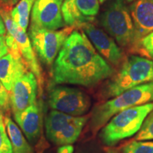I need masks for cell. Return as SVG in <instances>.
Instances as JSON below:
<instances>
[{
  "mask_svg": "<svg viewBox=\"0 0 153 153\" xmlns=\"http://www.w3.org/2000/svg\"><path fill=\"white\" fill-rule=\"evenodd\" d=\"M114 70L97 52L83 30H73L63 44L53 62L55 85L91 87L108 79Z\"/></svg>",
  "mask_w": 153,
  "mask_h": 153,
  "instance_id": "1",
  "label": "cell"
},
{
  "mask_svg": "<svg viewBox=\"0 0 153 153\" xmlns=\"http://www.w3.org/2000/svg\"><path fill=\"white\" fill-rule=\"evenodd\" d=\"M151 102H153V82L130 89L94 108L91 118V131L96 133L113 116L120 111Z\"/></svg>",
  "mask_w": 153,
  "mask_h": 153,
  "instance_id": "2",
  "label": "cell"
},
{
  "mask_svg": "<svg viewBox=\"0 0 153 153\" xmlns=\"http://www.w3.org/2000/svg\"><path fill=\"white\" fill-rule=\"evenodd\" d=\"M153 109V102L134 106L116 114L107 122L99 133L103 144L113 146L122 140L135 135L149 113Z\"/></svg>",
  "mask_w": 153,
  "mask_h": 153,
  "instance_id": "3",
  "label": "cell"
},
{
  "mask_svg": "<svg viewBox=\"0 0 153 153\" xmlns=\"http://www.w3.org/2000/svg\"><path fill=\"white\" fill-rule=\"evenodd\" d=\"M153 82V61L131 55L126 59L117 74L108 83L107 97L114 98L137 86Z\"/></svg>",
  "mask_w": 153,
  "mask_h": 153,
  "instance_id": "4",
  "label": "cell"
},
{
  "mask_svg": "<svg viewBox=\"0 0 153 153\" xmlns=\"http://www.w3.org/2000/svg\"><path fill=\"white\" fill-rule=\"evenodd\" d=\"M101 24L118 45H134L135 29L125 0H113L101 16Z\"/></svg>",
  "mask_w": 153,
  "mask_h": 153,
  "instance_id": "5",
  "label": "cell"
},
{
  "mask_svg": "<svg viewBox=\"0 0 153 153\" xmlns=\"http://www.w3.org/2000/svg\"><path fill=\"white\" fill-rule=\"evenodd\" d=\"M73 30L74 28L70 26L60 30H50L30 25L28 35L32 46L40 60L47 65H51Z\"/></svg>",
  "mask_w": 153,
  "mask_h": 153,
  "instance_id": "6",
  "label": "cell"
},
{
  "mask_svg": "<svg viewBox=\"0 0 153 153\" xmlns=\"http://www.w3.org/2000/svg\"><path fill=\"white\" fill-rule=\"evenodd\" d=\"M48 104L53 110L72 116H82L89 111L91 101L80 89L60 85L50 89Z\"/></svg>",
  "mask_w": 153,
  "mask_h": 153,
  "instance_id": "7",
  "label": "cell"
},
{
  "mask_svg": "<svg viewBox=\"0 0 153 153\" xmlns=\"http://www.w3.org/2000/svg\"><path fill=\"white\" fill-rule=\"evenodd\" d=\"M37 78L27 68L17 76L10 93V107L13 114L24 111L37 102Z\"/></svg>",
  "mask_w": 153,
  "mask_h": 153,
  "instance_id": "8",
  "label": "cell"
},
{
  "mask_svg": "<svg viewBox=\"0 0 153 153\" xmlns=\"http://www.w3.org/2000/svg\"><path fill=\"white\" fill-rule=\"evenodd\" d=\"M64 0H35L31 11V26L57 30L66 26L62 16Z\"/></svg>",
  "mask_w": 153,
  "mask_h": 153,
  "instance_id": "9",
  "label": "cell"
},
{
  "mask_svg": "<svg viewBox=\"0 0 153 153\" xmlns=\"http://www.w3.org/2000/svg\"><path fill=\"white\" fill-rule=\"evenodd\" d=\"M1 16L4 22L7 33L12 36L16 40L23 59L26 64L27 65L29 70L35 74L37 78L39 92L41 94L43 91V75H42L41 68H40L37 57L34 53L33 48L32 46L29 37L26 34V31H24L22 28L17 26L13 22L12 19H11V16L7 13L1 11Z\"/></svg>",
  "mask_w": 153,
  "mask_h": 153,
  "instance_id": "10",
  "label": "cell"
},
{
  "mask_svg": "<svg viewBox=\"0 0 153 153\" xmlns=\"http://www.w3.org/2000/svg\"><path fill=\"white\" fill-rule=\"evenodd\" d=\"M99 8V0H64L62 11L65 24L73 28L91 24Z\"/></svg>",
  "mask_w": 153,
  "mask_h": 153,
  "instance_id": "11",
  "label": "cell"
},
{
  "mask_svg": "<svg viewBox=\"0 0 153 153\" xmlns=\"http://www.w3.org/2000/svg\"><path fill=\"white\" fill-rule=\"evenodd\" d=\"M94 47L106 62L118 65L123 59V53L114 38L91 24L81 27Z\"/></svg>",
  "mask_w": 153,
  "mask_h": 153,
  "instance_id": "12",
  "label": "cell"
},
{
  "mask_svg": "<svg viewBox=\"0 0 153 153\" xmlns=\"http://www.w3.org/2000/svg\"><path fill=\"white\" fill-rule=\"evenodd\" d=\"M135 29L134 45L153 31V0H136L130 7Z\"/></svg>",
  "mask_w": 153,
  "mask_h": 153,
  "instance_id": "13",
  "label": "cell"
},
{
  "mask_svg": "<svg viewBox=\"0 0 153 153\" xmlns=\"http://www.w3.org/2000/svg\"><path fill=\"white\" fill-rule=\"evenodd\" d=\"M14 119L29 141L39 136L42 127V107L38 101L22 111L14 114Z\"/></svg>",
  "mask_w": 153,
  "mask_h": 153,
  "instance_id": "14",
  "label": "cell"
},
{
  "mask_svg": "<svg viewBox=\"0 0 153 153\" xmlns=\"http://www.w3.org/2000/svg\"><path fill=\"white\" fill-rule=\"evenodd\" d=\"M27 68L22 57H16L9 52L0 59V81L9 92L17 76Z\"/></svg>",
  "mask_w": 153,
  "mask_h": 153,
  "instance_id": "15",
  "label": "cell"
},
{
  "mask_svg": "<svg viewBox=\"0 0 153 153\" xmlns=\"http://www.w3.org/2000/svg\"><path fill=\"white\" fill-rule=\"evenodd\" d=\"M89 117V116H76L71 123L55 135L51 142L57 145H72L78 139Z\"/></svg>",
  "mask_w": 153,
  "mask_h": 153,
  "instance_id": "16",
  "label": "cell"
},
{
  "mask_svg": "<svg viewBox=\"0 0 153 153\" xmlns=\"http://www.w3.org/2000/svg\"><path fill=\"white\" fill-rule=\"evenodd\" d=\"M4 122L7 135L10 140L14 153H33L19 126L9 116L4 117Z\"/></svg>",
  "mask_w": 153,
  "mask_h": 153,
  "instance_id": "17",
  "label": "cell"
},
{
  "mask_svg": "<svg viewBox=\"0 0 153 153\" xmlns=\"http://www.w3.org/2000/svg\"><path fill=\"white\" fill-rule=\"evenodd\" d=\"M75 117L58 111H51L47 116L45 123L48 138L51 141L52 140L55 135L71 123Z\"/></svg>",
  "mask_w": 153,
  "mask_h": 153,
  "instance_id": "18",
  "label": "cell"
},
{
  "mask_svg": "<svg viewBox=\"0 0 153 153\" xmlns=\"http://www.w3.org/2000/svg\"><path fill=\"white\" fill-rule=\"evenodd\" d=\"M35 0H20L16 7L11 10L10 16L17 26L26 31Z\"/></svg>",
  "mask_w": 153,
  "mask_h": 153,
  "instance_id": "19",
  "label": "cell"
},
{
  "mask_svg": "<svg viewBox=\"0 0 153 153\" xmlns=\"http://www.w3.org/2000/svg\"><path fill=\"white\" fill-rule=\"evenodd\" d=\"M122 153H153V141H133L123 147Z\"/></svg>",
  "mask_w": 153,
  "mask_h": 153,
  "instance_id": "20",
  "label": "cell"
},
{
  "mask_svg": "<svg viewBox=\"0 0 153 153\" xmlns=\"http://www.w3.org/2000/svg\"><path fill=\"white\" fill-rule=\"evenodd\" d=\"M135 140H153V109L149 113L135 136Z\"/></svg>",
  "mask_w": 153,
  "mask_h": 153,
  "instance_id": "21",
  "label": "cell"
},
{
  "mask_svg": "<svg viewBox=\"0 0 153 153\" xmlns=\"http://www.w3.org/2000/svg\"><path fill=\"white\" fill-rule=\"evenodd\" d=\"M0 153H14L10 140L7 135L4 116L0 113Z\"/></svg>",
  "mask_w": 153,
  "mask_h": 153,
  "instance_id": "22",
  "label": "cell"
},
{
  "mask_svg": "<svg viewBox=\"0 0 153 153\" xmlns=\"http://www.w3.org/2000/svg\"><path fill=\"white\" fill-rule=\"evenodd\" d=\"M10 108V93L0 81V108L4 111Z\"/></svg>",
  "mask_w": 153,
  "mask_h": 153,
  "instance_id": "23",
  "label": "cell"
},
{
  "mask_svg": "<svg viewBox=\"0 0 153 153\" xmlns=\"http://www.w3.org/2000/svg\"><path fill=\"white\" fill-rule=\"evenodd\" d=\"M138 45H140L145 52L153 58V31L145 36L140 41Z\"/></svg>",
  "mask_w": 153,
  "mask_h": 153,
  "instance_id": "24",
  "label": "cell"
},
{
  "mask_svg": "<svg viewBox=\"0 0 153 153\" xmlns=\"http://www.w3.org/2000/svg\"><path fill=\"white\" fill-rule=\"evenodd\" d=\"M9 53V48L6 43V36H0V59Z\"/></svg>",
  "mask_w": 153,
  "mask_h": 153,
  "instance_id": "25",
  "label": "cell"
},
{
  "mask_svg": "<svg viewBox=\"0 0 153 153\" xmlns=\"http://www.w3.org/2000/svg\"><path fill=\"white\" fill-rule=\"evenodd\" d=\"M74 147L72 145H64L57 149V153H73Z\"/></svg>",
  "mask_w": 153,
  "mask_h": 153,
  "instance_id": "26",
  "label": "cell"
},
{
  "mask_svg": "<svg viewBox=\"0 0 153 153\" xmlns=\"http://www.w3.org/2000/svg\"><path fill=\"white\" fill-rule=\"evenodd\" d=\"M7 33V28H6V26L4 22V19L1 16V15L0 14V36H4L6 35Z\"/></svg>",
  "mask_w": 153,
  "mask_h": 153,
  "instance_id": "27",
  "label": "cell"
},
{
  "mask_svg": "<svg viewBox=\"0 0 153 153\" xmlns=\"http://www.w3.org/2000/svg\"><path fill=\"white\" fill-rule=\"evenodd\" d=\"M0 1H1V3L3 4L11 7V6L15 4L18 0H0Z\"/></svg>",
  "mask_w": 153,
  "mask_h": 153,
  "instance_id": "28",
  "label": "cell"
},
{
  "mask_svg": "<svg viewBox=\"0 0 153 153\" xmlns=\"http://www.w3.org/2000/svg\"><path fill=\"white\" fill-rule=\"evenodd\" d=\"M106 153H118V152L115 150H113V149H109V150H107V152Z\"/></svg>",
  "mask_w": 153,
  "mask_h": 153,
  "instance_id": "29",
  "label": "cell"
},
{
  "mask_svg": "<svg viewBox=\"0 0 153 153\" xmlns=\"http://www.w3.org/2000/svg\"><path fill=\"white\" fill-rule=\"evenodd\" d=\"M99 2H100V4H103V3H104L105 1H108V0H99Z\"/></svg>",
  "mask_w": 153,
  "mask_h": 153,
  "instance_id": "30",
  "label": "cell"
},
{
  "mask_svg": "<svg viewBox=\"0 0 153 153\" xmlns=\"http://www.w3.org/2000/svg\"><path fill=\"white\" fill-rule=\"evenodd\" d=\"M126 1H127L128 2H132V1H136V0H126Z\"/></svg>",
  "mask_w": 153,
  "mask_h": 153,
  "instance_id": "31",
  "label": "cell"
},
{
  "mask_svg": "<svg viewBox=\"0 0 153 153\" xmlns=\"http://www.w3.org/2000/svg\"><path fill=\"white\" fill-rule=\"evenodd\" d=\"M0 3H1V1H0Z\"/></svg>",
  "mask_w": 153,
  "mask_h": 153,
  "instance_id": "32",
  "label": "cell"
}]
</instances>
